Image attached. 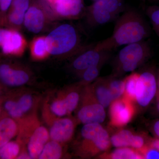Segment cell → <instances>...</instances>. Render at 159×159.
<instances>
[{
    "label": "cell",
    "instance_id": "cell-1",
    "mask_svg": "<svg viewBox=\"0 0 159 159\" xmlns=\"http://www.w3.org/2000/svg\"><path fill=\"white\" fill-rule=\"evenodd\" d=\"M148 34V28L142 16L130 9L118 18L111 36L96 43L101 50L112 51L121 46L142 41Z\"/></svg>",
    "mask_w": 159,
    "mask_h": 159
},
{
    "label": "cell",
    "instance_id": "cell-2",
    "mask_svg": "<svg viewBox=\"0 0 159 159\" xmlns=\"http://www.w3.org/2000/svg\"><path fill=\"white\" fill-rule=\"evenodd\" d=\"M46 37L50 55L74 56L83 47L77 29L71 24L57 26Z\"/></svg>",
    "mask_w": 159,
    "mask_h": 159
},
{
    "label": "cell",
    "instance_id": "cell-3",
    "mask_svg": "<svg viewBox=\"0 0 159 159\" xmlns=\"http://www.w3.org/2000/svg\"><path fill=\"white\" fill-rule=\"evenodd\" d=\"M149 47L143 41L126 45L119 51L115 59L113 77L133 72L149 55Z\"/></svg>",
    "mask_w": 159,
    "mask_h": 159
},
{
    "label": "cell",
    "instance_id": "cell-4",
    "mask_svg": "<svg viewBox=\"0 0 159 159\" xmlns=\"http://www.w3.org/2000/svg\"><path fill=\"white\" fill-rule=\"evenodd\" d=\"M123 10L122 0H97L85 9L84 15L91 27H97L112 21Z\"/></svg>",
    "mask_w": 159,
    "mask_h": 159
},
{
    "label": "cell",
    "instance_id": "cell-5",
    "mask_svg": "<svg viewBox=\"0 0 159 159\" xmlns=\"http://www.w3.org/2000/svg\"><path fill=\"white\" fill-rule=\"evenodd\" d=\"M84 139L83 152L91 157L108 150L110 147V138L107 131L99 123L84 124L81 129Z\"/></svg>",
    "mask_w": 159,
    "mask_h": 159
},
{
    "label": "cell",
    "instance_id": "cell-6",
    "mask_svg": "<svg viewBox=\"0 0 159 159\" xmlns=\"http://www.w3.org/2000/svg\"><path fill=\"white\" fill-rule=\"evenodd\" d=\"M57 19L45 0H31L25 15L24 25L30 32L38 33Z\"/></svg>",
    "mask_w": 159,
    "mask_h": 159
},
{
    "label": "cell",
    "instance_id": "cell-7",
    "mask_svg": "<svg viewBox=\"0 0 159 159\" xmlns=\"http://www.w3.org/2000/svg\"><path fill=\"white\" fill-rule=\"evenodd\" d=\"M111 52L99 48L97 43L84 46L74 55L75 57L72 61V67L80 74L90 67L104 65L109 58Z\"/></svg>",
    "mask_w": 159,
    "mask_h": 159
},
{
    "label": "cell",
    "instance_id": "cell-8",
    "mask_svg": "<svg viewBox=\"0 0 159 159\" xmlns=\"http://www.w3.org/2000/svg\"><path fill=\"white\" fill-rule=\"evenodd\" d=\"M157 92V81L155 75L148 71L139 74L135 101L142 107H146L156 96Z\"/></svg>",
    "mask_w": 159,
    "mask_h": 159
},
{
    "label": "cell",
    "instance_id": "cell-9",
    "mask_svg": "<svg viewBox=\"0 0 159 159\" xmlns=\"http://www.w3.org/2000/svg\"><path fill=\"white\" fill-rule=\"evenodd\" d=\"M133 102L123 96L111 102L110 105L109 116L112 125L121 127L130 122L134 115Z\"/></svg>",
    "mask_w": 159,
    "mask_h": 159
},
{
    "label": "cell",
    "instance_id": "cell-10",
    "mask_svg": "<svg viewBox=\"0 0 159 159\" xmlns=\"http://www.w3.org/2000/svg\"><path fill=\"white\" fill-rule=\"evenodd\" d=\"M27 47L25 38L19 31L0 29V48L4 54L20 56Z\"/></svg>",
    "mask_w": 159,
    "mask_h": 159
},
{
    "label": "cell",
    "instance_id": "cell-11",
    "mask_svg": "<svg viewBox=\"0 0 159 159\" xmlns=\"http://www.w3.org/2000/svg\"><path fill=\"white\" fill-rule=\"evenodd\" d=\"M89 99L77 112V119L82 124L101 123L105 121V108L94 98L89 88Z\"/></svg>",
    "mask_w": 159,
    "mask_h": 159
},
{
    "label": "cell",
    "instance_id": "cell-12",
    "mask_svg": "<svg viewBox=\"0 0 159 159\" xmlns=\"http://www.w3.org/2000/svg\"><path fill=\"white\" fill-rule=\"evenodd\" d=\"M49 5L57 19H78L85 9L83 0H53Z\"/></svg>",
    "mask_w": 159,
    "mask_h": 159
},
{
    "label": "cell",
    "instance_id": "cell-13",
    "mask_svg": "<svg viewBox=\"0 0 159 159\" xmlns=\"http://www.w3.org/2000/svg\"><path fill=\"white\" fill-rule=\"evenodd\" d=\"M75 127V122L70 118L57 119L50 129V139L60 143H66L72 139Z\"/></svg>",
    "mask_w": 159,
    "mask_h": 159
},
{
    "label": "cell",
    "instance_id": "cell-14",
    "mask_svg": "<svg viewBox=\"0 0 159 159\" xmlns=\"http://www.w3.org/2000/svg\"><path fill=\"white\" fill-rule=\"evenodd\" d=\"M80 99V96L78 92L71 91L63 98L53 101L51 105V111L58 117L69 115L77 108Z\"/></svg>",
    "mask_w": 159,
    "mask_h": 159
},
{
    "label": "cell",
    "instance_id": "cell-15",
    "mask_svg": "<svg viewBox=\"0 0 159 159\" xmlns=\"http://www.w3.org/2000/svg\"><path fill=\"white\" fill-rule=\"evenodd\" d=\"M29 79V74L25 70L14 68L6 64L0 65V80L6 85L20 86L27 83Z\"/></svg>",
    "mask_w": 159,
    "mask_h": 159
},
{
    "label": "cell",
    "instance_id": "cell-16",
    "mask_svg": "<svg viewBox=\"0 0 159 159\" xmlns=\"http://www.w3.org/2000/svg\"><path fill=\"white\" fill-rule=\"evenodd\" d=\"M50 139L49 132L44 126L37 127L31 135L28 144V153L31 159H38Z\"/></svg>",
    "mask_w": 159,
    "mask_h": 159
},
{
    "label": "cell",
    "instance_id": "cell-17",
    "mask_svg": "<svg viewBox=\"0 0 159 159\" xmlns=\"http://www.w3.org/2000/svg\"><path fill=\"white\" fill-rule=\"evenodd\" d=\"M91 93L97 102L104 108L110 106L114 101L109 88L107 78H99L90 87Z\"/></svg>",
    "mask_w": 159,
    "mask_h": 159
},
{
    "label": "cell",
    "instance_id": "cell-18",
    "mask_svg": "<svg viewBox=\"0 0 159 159\" xmlns=\"http://www.w3.org/2000/svg\"><path fill=\"white\" fill-rule=\"evenodd\" d=\"M18 129L13 118L6 117L0 120V147L11 141L17 134Z\"/></svg>",
    "mask_w": 159,
    "mask_h": 159
},
{
    "label": "cell",
    "instance_id": "cell-19",
    "mask_svg": "<svg viewBox=\"0 0 159 159\" xmlns=\"http://www.w3.org/2000/svg\"><path fill=\"white\" fill-rule=\"evenodd\" d=\"M30 51L31 57L35 60H43L48 57L50 54L46 36L34 38L30 43Z\"/></svg>",
    "mask_w": 159,
    "mask_h": 159
},
{
    "label": "cell",
    "instance_id": "cell-20",
    "mask_svg": "<svg viewBox=\"0 0 159 159\" xmlns=\"http://www.w3.org/2000/svg\"><path fill=\"white\" fill-rule=\"evenodd\" d=\"M32 96L25 94L16 101L15 107L8 112L10 117L14 119H20L23 115L30 110L33 105Z\"/></svg>",
    "mask_w": 159,
    "mask_h": 159
},
{
    "label": "cell",
    "instance_id": "cell-21",
    "mask_svg": "<svg viewBox=\"0 0 159 159\" xmlns=\"http://www.w3.org/2000/svg\"><path fill=\"white\" fill-rule=\"evenodd\" d=\"M134 135L128 129H122L111 137V144L116 148H130Z\"/></svg>",
    "mask_w": 159,
    "mask_h": 159
},
{
    "label": "cell",
    "instance_id": "cell-22",
    "mask_svg": "<svg viewBox=\"0 0 159 159\" xmlns=\"http://www.w3.org/2000/svg\"><path fill=\"white\" fill-rule=\"evenodd\" d=\"M62 153L61 143L51 140L45 145L38 159H58L62 156Z\"/></svg>",
    "mask_w": 159,
    "mask_h": 159
},
{
    "label": "cell",
    "instance_id": "cell-23",
    "mask_svg": "<svg viewBox=\"0 0 159 159\" xmlns=\"http://www.w3.org/2000/svg\"><path fill=\"white\" fill-rule=\"evenodd\" d=\"M103 157L112 159H144L139 151L130 147L117 148L110 153Z\"/></svg>",
    "mask_w": 159,
    "mask_h": 159
},
{
    "label": "cell",
    "instance_id": "cell-24",
    "mask_svg": "<svg viewBox=\"0 0 159 159\" xmlns=\"http://www.w3.org/2000/svg\"><path fill=\"white\" fill-rule=\"evenodd\" d=\"M19 144L15 141H10L0 147V159L17 158L20 152Z\"/></svg>",
    "mask_w": 159,
    "mask_h": 159
},
{
    "label": "cell",
    "instance_id": "cell-25",
    "mask_svg": "<svg viewBox=\"0 0 159 159\" xmlns=\"http://www.w3.org/2000/svg\"><path fill=\"white\" fill-rule=\"evenodd\" d=\"M139 74L133 73L124 79L125 92L123 96L134 102L135 99L136 88Z\"/></svg>",
    "mask_w": 159,
    "mask_h": 159
},
{
    "label": "cell",
    "instance_id": "cell-26",
    "mask_svg": "<svg viewBox=\"0 0 159 159\" xmlns=\"http://www.w3.org/2000/svg\"><path fill=\"white\" fill-rule=\"evenodd\" d=\"M107 79L109 88L114 100L122 97L125 92L124 80L118 79L113 76Z\"/></svg>",
    "mask_w": 159,
    "mask_h": 159
},
{
    "label": "cell",
    "instance_id": "cell-27",
    "mask_svg": "<svg viewBox=\"0 0 159 159\" xmlns=\"http://www.w3.org/2000/svg\"><path fill=\"white\" fill-rule=\"evenodd\" d=\"M102 66L103 65L93 66L82 72L80 74L82 84H88L98 79Z\"/></svg>",
    "mask_w": 159,
    "mask_h": 159
},
{
    "label": "cell",
    "instance_id": "cell-28",
    "mask_svg": "<svg viewBox=\"0 0 159 159\" xmlns=\"http://www.w3.org/2000/svg\"><path fill=\"white\" fill-rule=\"evenodd\" d=\"M25 15V13L11 9L8 15L9 22L16 28H20L24 24Z\"/></svg>",
    "mask_w": 159,
    "mask_h": 159
},
{
    "label": "cell",
    "instance_id": "cell-29",
    "mask_svg": "<svg viewBox=\"0 0 159 159\" xmlns=\"http://www.w3.org/2000/svg\"><path fill=\"white\" fill-rule=\"evenodd\" d=\"M139 151L144 159H159V150L151 147L148 144Z\"/></svg>",
    "mask_w": 159,
    "mask_h": 159
},
{
    "label": "cell",
    "instance_id": "cell-30",
    "mask_svg": "<svg viewBox=\"0 0 159 159\" xmlns=\"http://www.w3.org/2000/svg\"><path fill=\"white\" fill-rule=\"evenodd\" d=\"M31 1V0H13L11 9L26 13L29 9Z\"/></svg>",
    "mask_w": 159,
    "mask_h": 159
},
{
    "label": "cell",
    "instance_id": "cell-31",
    "mask_svg": "<svg viewBox=\"0 0 159 159\" xmlns=\"http://www.w3.org/2000/svg\"><path fill=\"white\" fill-rule=\"evenodd\" d=\"M148 12L155 29L159 34V7L152 8Z\"/></svg>",
    "mask_w": 159,
    "mask_h": 159
},
{
    "label": "cell",
    "instance_id": "cell-32",
    "mask_svg": "<svg viewBox=\"0 0 159 159\" xmlns=\"http://www.w3.org/2000/svg\"><path fill=\"white\" fill-rule=\"evenodd\" d=\"M13 0H0V9L2 11H6L11 7Z\"/></svg>",
    "mask_w": 159,
    "mask_h": 159
},
{
    "label": "cell",
    "instance_id": "cell-33",
    "mask_svg": "<svg viewBox=\"0 0 159 159\" xmlns=\"http://www.w3.org/2000/svg\"><path fill=\"white\" fill-rule=\"evenodd\" d=\"M147 144L151 147L159 150V139L151 140Z\"/></svg>",
    "mask_w": 159,
    "mask_h": 159
},
{
    "label": "cell",
    "instance_id": "cell-34",
    "mask_svg": "<svg viewBox=\"0 0 159 159\" xmlns=\"http://www.w3.org/2000/svg\"><path fill=\"white\" fill-rule=\"evenodd\" d=\"M154 133L159 139V120L155 122L153 126Z\"/></svg>",
    "mask_w": 159,
    "mask_h": 159
},
{
    "label": "cell",
    "instance_id": "cell-35",
    "mask_svg": "<svg viewBox=\"0 0 159 159\" xmlns=\"http://www.w3.org/2000/svg\"><path fill=\"white\" fill-rule=\"evenodd\" d=\"M16 159H31V157L29 155V153H26V152H22V153H20L18 156L17 157Z\"/></svg>",
    "mask_w": 159,
    "mask_h": 159
},
{
    "label": "cell",
    "instance_id": "cell-36",
    "mask_svg": "<svg viewBox=\"0 0 159 159\" xmlns=\"http://www.w3.org/2000/svg\"><path fill=\"white\" fill-rule=\"evenodd\" d=\"M157 109L158 111L159 112V96H157Z\"/></svg>",
    "mask_w": 159,
    "mask_h": 159
},
{
    "label": "cell",
    "instance_id": "cell-37",
    "mask_svg": "<svg viewBox=\"0 0 159 159\" xmlns=\"http://www.w3.org/2000/svg\"><path fill=\"white\" fill-rule=\"evenodd\" d=\"M157 96H159V78L157 82V92L156 94Z\"/></svg>",
    "mask_w": 159,
    "mask_h": 159
},
{
    "label": "cell",
    "instance_id": "cell-38",
    "mask_svg": "<svg viewBox=\"0 0 159 159\" xmlns=\"http://www.w3.org/2000/svg\"><path fill=\"white\" fill-rule=\"evenodd\" d=\"M45 1L47 2L48 3L49 5H50V4L53 2V0H45Z\"/></svg>",
    "mask_w": 159,
    "mask_h": 159
},
{
    "label": "cell",
    "instance_id": "cell-39",
    "mask_svg": "<svg viewBox=\"0 0 159 159\" xmlns=\"http://www.w3.org/2000/svg\"><path fill=\"white\" fill-rule=\"evenodd\" d=\"M1 107H0V112H1Z\"/></svg>",
    "mask_w": 159,
    "mask_h": 159
},
{
    "label": "cell",
    "instance_id": "cell-40",
    "mask_svg": "<svg viewBox=\"0 0 159 159\" xmlns=\"http://www.w3.org/2000/svg\"><path fill=\"white\" fill-rule=\"evenodd\" d=\"M94 1H97V0H94Z\"/></svg>",
    "mask_w": 159,
    "mask_h": 159
}]
</instances>
